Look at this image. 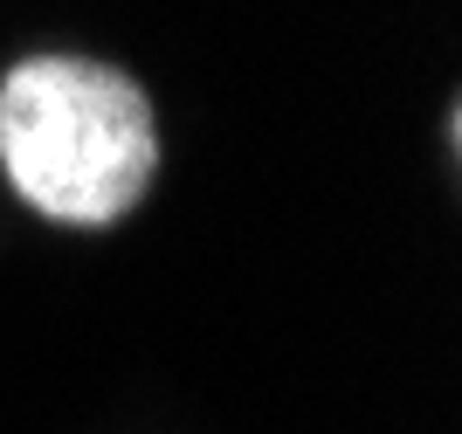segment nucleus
Segmentation results:
<instances>
[{
    "mask_svg": "<svg viewBox=\"0 0 462 434\" xmlns=\"http://www.w3.org/2000/svg\"><path fill=\"white\" fill-rule=\"evenodd\" d=\"M0 166L49 221H125L159 172L152 97L111 62L28 56L0 83Z\"/></svg>",
    "mask_w": 462,
    "mask_h": 434,
    "instance_id": "f257e3e1",
    "label": "nucleus"
}]
</instances>
